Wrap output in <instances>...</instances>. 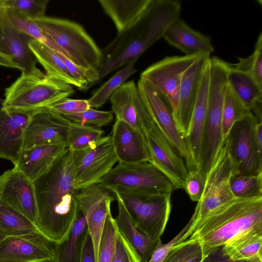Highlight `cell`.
<instances>
[{"mask_svg": "<svg viewBox=\"0 0 262 262\" xmlns=\"http://www.w3.org/2000/svg\"><path fill=\"white\" fill-rule=\"evenodd\" d=\"M74 183L73 152L68 148L33 181L37 205L35 225L54 244L67 237L76 217Z\"/></svg>", "mask_w": 262, "mask_h": 262, "instance_id": "6da1fadb", "label": "cell"}, {"mask_svg": "<svg viewBox=\"0 0 262 262\" xmlns=\"http://www.w3.org/2000/svg\"><path fill=\"white\" fill-rule=\"evenodd\" d=\"M181 4L176 0H152L143 15L101 49L99 81L122 66L135 63L149 47L163 37L169 26L179 19Z\"/></svg>", "mask_w": 262, "mask_h": 262, "instance_id": "7a4b0ae2", "label": "cell"}, {"mask_svg": "<svg viewBox=\"0 0 262 262\" xmlns=\"http://www.w3.org/2000/svg\"><path fill=\"white\" fill-rule=\"evenodd\" d=\"M253 228H262V196L234 198L213 209L199 221L192 222L177 244L189 236L198 239L204 258L232 237Z\"/></svg>", "mask_w": 262, "mask_h": 262, "instance_id": "3957f363", "label": "cell"}, {"mask_svg": "<svg viewBox=\"0 0 262 262\" xmlns=\"http://www.w3.org/2000/svg\"><path fill=\"white\" fill-rule=\"evenodd\" d=\"M33 20L83 72L90 87L99 81L101 49L81 25L46 16Z\"/></svg>", "mask_w": 262, "mask_h": 262, "instance_id": "277c9868", "label": "cell"}, {"mask_svg": "<svg viewBox=\"0 0 262 262\" xmlns=\"http://www.w3.org/2000/svg\"><path fill=\"white\" fill-rule=\"evenodd\" d=\"M229 70V64L224 60L215 59L210 61L207 113L199 168L205 176L225 140L222 135V113Z\"/></svg>", "mask_w": 262, "mask_h": 262, "instance_id": "5b68a950", "label": "cell"}, {"mask_svg": "<svg viewBox=\"0 0 262 262\" xmlns=\"http://www.w3.org/2000/svg\"><path fill=\"white\" fill-rule=\"evenodd\" d=\"M74 93L72 85L61 80L22 72L21 75L5 89L2 107L32 112L50 106Z\"/></svg>", "mask_w": 262, "mask_h": 262, "instance_id": "8992f818", "label": "cell"}, {"mask_svg": "<svg viewBox=\"0 0 262 262\" xmlns=\"http://www.w3.org/2000/svg\"><path fill=\"white\" fill-rule=\"evenodd\" d=\"M108 188L118 193L137 229L147 235L161 237L171 211V193Z\"/></svg>", "mask_w": 262, "mask_h": 262, "instance_id": "52a82bcc", "label": "cell"}, {"mask_svg": "<svg viewBox=\"0 0 262 262\" xmlns=\"http://www.w3.org/2000/svg\"><path fill=\"white\" fill-rule=\"evenodd\" d=\"M107 188L121 187L133 190L170 193L176 189L169 178L151 162H118L101 180Z\"/></svg>", "mask_w": 262, "mask_h": 262, "instance_id": "ba28073f", "label": "cell"}, {"mask_svg": "<svg viewBox=\"0 0 262 262\" xmlns=\"http://www.w3.org/2000/svg\"><path fill=\"white\" fill-rule=\"evenodd\" d=\"M257 120L251 112L247 113L234 124L226 138L236 175L262 174V147L254 133Z\"/></svg>", "mask_w": 262, "mask_h": 262, "instance_id": "9c48e42d", "label": "cell"}, {"mask_svg": "<svg viewBox=\"0 0 262 262\" xmlns=\"http://www.w3.org/2000/svg\"><path fill=\"white\" fill-rule=\"evenodd\" d=\"M137 86L141 99L153 121L183 158L188 171L193 169L186 140L178 128L168 99L142 78L138 80Z\"/></svg>", "mask_w": 262, "mask_h": 262, "instance_id": "30bf717a", "label": "cell"}, {"mask_svg": "<svg viewBox=\"0 0 262 262\" xmlns=\"http://www.w3.org/2000/svg\"><path fill=\"white\" fill-rule=\"evenodd\" d=\"M235 174L228 140L226 138L214 163L206 175L204 189L192 215L194 217L193 223L199 221L223 203L235 198L230 185V177Z\"/></svg>", "mask_w": 262, "mask_h": 262, "instance_id": "8fae6325", "label": "cell"}, {"mask_svg": "<svg viewBox=\"0 0 262 262\" xmlns=\"http://www.w3.org/2000/svg\"><path fill=\"white\" fill-rule=\"evenodd\" d=\"M72 152L75 189L100 183L118 162L111 133L93 147Z\"/></svg>", "mask_w": 262, "mask_h": 262, "instance_id": "7c38bea8", "label": "cell"}, {"mask_svg": "<svg viewBox=\"0 0 262 262\" xmlns=\"http://www.w3.org/2000/svg\"><path fill=\"white\" fill-rule=\"evenodd\" d=\"M202 55L166 56L149 66L140 75L141 78L148 81L168 99L176 123L182 75Z\"/></svg>", "mask_w": 262, "mask_h": 262, "instance_id": "4fadbf2b", "label": "cell"}, {"mask_svg": "<svg viewBox=\"0 0 262 262\" xmlns=\"http://www.w3.org/2000/svg\"><path fill=\"white\" fill-rule=\"evenodd\" d=\"M75 198L78 208L84 215L88 231L93 241L96 262L106 216L111 210L115 193L101 183L77 189Z\"/></svg>", "mask_w": 262, "mask_h": 262, "instance_id": "5bb4252c", "label": "cell"}, {"mask_svg": "<svg viewBox=\"0 0 262 262\" xmlns=\"http://www.w3.org/2000/svg\"><path fill=\"white\" fill-rule=\"evenodd\" d=\"M71 122L48 106L32 111L24 131L23 150L51 144L62 143L67 146Z\"/></svg>", "mask_w": 262, "mask_h": 262, "instance_id": "9a60e30c", "label": "cell"}, {"mask_svg": "<svg viewBox=\"0 0 262 262\" xmlns=\"http://www.w3.org/2000/svg\"><path fill=\"white\" fill-rule=\"evenodd\" d=\"M151 163L171 181L176 189H184L188 169L179 154L155 123L144 130Z\"/></svg>", "mask_w": 262, "mask_h": 262, "instance_id": "2e32d148", "label": "cell"}, {"mask_svg": "<svg viewBox=\"0 0 262 262\" xmlns=\"http://www.w3.org/2000/svg\"><path fill=\"white\" fill-rule=\"evenodd\" d=\"M54 245L39 230L7 236L0 244V262H52Z\"/></svg>", "mask_w": 262, "mask_h": 262, "instance_id": "e0dca14e", "label": "cell"}, {"mask_svg": "<svg viewBox=\"0 0 262 262\" xmlns=\"http://www.w3.org/2000/svg\"><path fill=\"white\" fill-rule=\"evenodd\" d=\"M0 201L36 224L37 205L33 182L20 171L13 168L0 175Z\"/></svg>", "mask_w": 262, "mask_h": 262, "instance_id": "ac0fdd59", "label": "cell"}, {"mask_svg": "<svg viewBox=\"0 0 262 262\" xmlns=\"http://www.w3.org/2000/svg\"><path fill=\"white\" fill-rule=\"evenodd\" d=\"M0 28L4 54L10 56L23 72L39 76L46 75L36 66L37 59L29 46L33 39L19 30L10 20L7 10L0 8Z\"/></svg>", "mask_w": 262, "mask_h": 262, "instance_id": "d6986e66", "label": "cell"}, {"mask_svg": "<svg viewBox=\"0 0 262 262\" xmlns=\"http://www.w3.org/2000/svg\"><path fill=\"white\" fill-rule=\"evenodd\" d=\"M110 100L116 120L128 124L146 139L143 126L152 119L141 99L134 81L124 83L113 93Z\"/></svg>", "mask_w": 262, "mask_h": 262, "instance_id": "ffe728a7", "label": "cell"}, {"mask_svg": "<svg viewBox=\"0 0 262 262\" xmlns=\"http://www.w3.org/2000/svg\"><path fill=\"white\" fill-rule=\"evenodd\" d=\"M210 55L202 54L183 74L179 93L178 128L186 139L189 134L193 107Z\"/></svg>", "mask_w": 262, "mask_h": 262, "instance_id": "44dd1931", "label": "cell"}, {"mask_svg": "<svg viewBox=\"0 0 262 262\" xmlns=\"http://www.w3.org/2000/svg\"><path fill=\"white\" fill-rule=\"evenodd\" d=\"M31 112L0 108V158L16 165L24 147V135Z\"/></svg>", "mask_w": 262, "mask_h": 262, "instance_id": "7402d4cb", "label": "cell"}, {"mask_svg": "<svg viewBox=\"0 0 262 262\" xmlns=\"http://www.w3.org/2000/svg\"><path fill=\"white\" fill-rule=\"evenodd\" d=\"M111 133L118 162H151L145 138L128 124L116 120Z\"/></svg>", "mask_w": 262, "mask_h": 262, "instance_id": "603a6c76", "label": "cell"}, {"mask_svg": "<svg viewBox=\"0 0 262 262\" xmlns=\"http://www.w3.org/2000/svg\"><path fill=\"white\" fill-rule=\"evenodd\" d=\"M209 81V59L204 69L193 107L189 134L185 139L194 169H199L200 164L202 139L207 113Z\"/></svg>", "mask_w": 262, "mask_h": 262, "instance_id": "cb8c5ba5", "label": "cell"}, {"mask_svg": "<svg viewBox=\"0 0 262 262\" xmlns=\"http://www.w3.org/2000/svg\"><path fill=\"white\" fill-rule=\"evenodd\" d=\"M110 189L115 193L117 201L118 213L115 218L117 231L130 245L141 262H147L156 249L161 237L147 235L137 229L120 196L115 190Z\"/></svg>", "mask_w": 262, "mask_h": 262, "instance_id": "d4e9b609", "label": "cell"}, {"mask_svg": "<svg viewBox=\"0 0 262 262\" xmlns=\"http://www.w3.org/2000/svg\"><path fill=\"white\" fill-rule=\"evenodd\" d=\"M163 38L186 55H210L214 51L209 37L194 30L180 18L169 26Z\"/></svg>", "mask_w": 262, "mask_h": 262, "instance_id": "484cf974", "label": "cell"}, {"mask_svg": "<svg viewBox=\"0 0 262 262\" xmlns=\"http://www.w3.org/2000/svg\"><path fill=\"white\" fill-rule=\"evenodd\" d=\"M67 148L66 144L58 143L36 146L23 150L14 168L33 182L50 168Z\"/></svg>", "mask_w": 262, "mask_h": 262, "instance_id": "4316f807", "label": "cell"}, {"mask_svg": "<svg viewBox=\"0 0 262 262\" xmlns=\"http://www.w3.org/2000/svg\"><path fill=\"white\" fill-rule=\"evenodd\" d=\"M88 229L86 219L78 208L75 220L67 237L54 245L52 262H81Z\"/></svg>", "mask_w": 262, "mask_h": 262, "instance_id": "83f0119b", "label": "cell"}, {"mask_svg": "<svg viewBox=\"0 0 262 262\" xmlns=\"http://www.w3.org/2000/svg\"><path fill=\"white\" fill-rule=\"evenodd\" d=\"M152 0H99L104 12L113 21L117 33L134 24L145 12Z\"/></svg>", "mask_w": 262, "mask_h": 262, "instance_id": "f1b7e54d", "label": "cell"}, {"mask_svg": "<svg viewBox=\"0 0 262 262\" xmlns=\"http://www.w3.org/2000/svg\"><path fill=\"white\" fill-rule=\"evenodd\" d=\"M262 228L243 231L229 239L222 246L229 258L241 260L262 257Z\"/></svg>", "mask_w": 262, "mask_h": 262, "instance_id": "f546056e", "label": "cell"}, {"mask_svg": "<svg viewBox=\"0 0 262 262\" xmlns=\"http://www.w3.org/2000/svg\"><path fill=\"white\" fill-rule=\"evenodd\" d=\"M29 46L37 61L45 69L47 76L78 88L77 82L55 50L34 39L30 41Z\"/></svg>", "mask_w": 262, "mask_h": 262, "instance_id": "4dcf8cb0", "label": "cell"}, {"mask_svg": "<svg viewBox=\"0 0 262 262\" xmlns=\"http://www.w3.org/2000/svg\"><path fill=\"white\" fill-rule=\"evenodd\" d=\"M227 79L229 86L249 111L262 100V84L252 75L233 68L231 63Z\"/></svg>", "mask_w": 262, "mask_h": 262, "instance_id": "1f68e13d", "label": "cell"}, {"mask_svg": "<svg viewBox=\"0 0 262 262\" xmlns=\"http://www.w3.org/2000/svg\"><path fill=\"white\" fill-rule=\"evenodd\" d=\"M36 226L23 214L0 201V233L17 236L37 231Z\"/></svg>", "mask_w": 262, "mask_h": 262, "instance_id": "d6a6232c", "label": "cell"}, {"mask_svg": "<svg viewBox=\"0 0 262 262\" xmlns=\"http://www.w3.org/2000/svg\"><path fill=\"white\" fill-rule=\"evenodd\" d=\"M104 133L99 127L71 121L68 135V148L72 151H78L93 147L103 138Z\"/></svg>", "mask_w": 262, "mask_h": 262, "instance_id": "836d02e7", "label": "cell"}, {"mask_svg": "<svg viewBox=\"0 0 262 262\" xmlns=\"http://www.w3.org/2000/svg\"><path fill=\"white\" fill-rule=\"evenodd\" d=\"M137 72L134 63L124 66L110 79L97 89L88 100L91 108H99L104 104L113 93Z\"/></svg>", "mask_w": 262, "mask_h": 262, "instance_id": "e575fe53", "label": "cell"}, {"mask_svg": "<svg viewBox=\"0 0 262 262\" xmlns=\"http://www.w3.org/2000/svg\"><path fill=\"white\" fill-rule=\"evenodd\" d=\"M228 84L222 113V135L225 140L234 124L249 112Z\"/></svg>", "mask_w": 262, "mask_h": 262, "instance_id": "d590c367", "label": "cell"}, {"mask_svg": "<svg viewBox=\"0 0 262 262\" xmlns=\"http://www.w3.org/2000/svg\"><path fill=\"white\" fill-rule=\"evenodd\" d=\"M7 12L10 20L15 27L32 38L48 46L56 52L63 54L69 58L66 53L45 33L34 20L27 18L11 11L7 10Z\"/></svg>", "mask_w": 262, "mask_h": 262, "instance_id": "8d00e7d4", "label": "cell"}, {"mask_svg": "<svg viewBox=\"0 0 262 262\" xmlns=\"http://www.w3.org/2000/svg\"><path fill=\"white\" fill-rule=\"evenodd\" d=\"M203 259L200 241L189 238L173 246L162 262H202Z\"/></svg>", "mask_w": 262, "mask_h": 262, "instance_id": "74e56055", "label": "cell"}, {"mask_svg": "<svg viewBox=\"0 0 262 262\" xmlns=\"http://www.w3.org/2000/svg\"><path fill=\"white\" fill-rule=\"evenodd\" d=\"M49 0H0V8L35 20L45 16Z\"/></svg>", "mask_w": 262, "mask_h": 262, "instance_id": "f35d334b", "label": "cell"}, {"mask_svg": "<svg viewBox=\"0 0 262 262\" xmlns=\"http://www.w3.org/2000/svg\"><path fill=\"white\" fill-rule=\"evenodd\" d=\"M230 185L235 198L262 196V174L258 176L232 174L230 179Z\"/></svg>", "mask_w": 262, "mask_h": 262, "instance_id": "ab89813d", "label": "cell"}, {"mask_svg": "<svg viewBox=\"0 0 262 262\" xmlns=\"http://www.w3.org/2000/svg\"><path fill=\"white\" fill-rule=\"evenodd\" d=\"M117 230L111 211L106 214L100 241L97 262H112L115 251Z\"/></svg>", "mask_w": 262, "mask_h": 262, "instance_id": "60d3db41", "label": "cell"}, {"mask_svg": "<svg viewBox=\"0 0 262 262\" xmlns=\"http://www.w3.org/2000/svg\"><path fill=\"white\" fill-rule=\"evenodd\" d=\"M238 62L231 66L239 71L248 73L262 84V33L257 38L253 53L246 57H237Z\"/></svg>", "mask_w": 262, "mask_h": 262, "instance_id": "b9f144b4", "label": "cell"}, {"mask_svg": "<svg viewBox=\"0 0 262 262\" xmlns=\"http://www.w3.org/2000/svg\"><path fill=\"white\" fill-rule=\"evenodd\" d=\"M65 117L74 122L99 128L110 124L114 119L112 111H99L91 107L81 113L68 115Z\"/></svg>", "mask_w": 262, "mask_h": 262, "instance_id": "7bdbcfd3", "label": "cell"}, {"mask_svg": "<svg viewBox=\"0 0 262 262\" xmlns=\"http://www.w3.org/2000/svg\"><path fill=\"white\" fill-rule=\"evenodd\" d=\"M205 183L206 176L200 170H191L185 180L184 189L191 200L198 202L202 196Z\"/></svg>", "mask_w": 262, "mask_h": 262, "instance_id": "ee69618b", "label": "cell"}, {"mask_svg": "<svg viewBox=\"0 0 262 262\" xmlns=\"http://www.w3.org/2000/svg\"><path fill=\"white\" fill-rule=\"evenodd\" d=\"M62 116L66 117L81 113L90 108L88 100L63 99L50 106Z\"/></svg>", "mask_w": 262, "mask_h": 262, "instance_id": "f6af8a7d", "label": "cell"}, {"mask_svg": "<svg viewBox=\"0 0 262 262\" xmlns=\"http://www.w3.org/2000/svg\"><path fill=\"white\" fill-rule=\"evenodd\" d=\"M112 262H141L135 251L118 231Z\"/></svg>", "mask_w": 262, "mask_h": 262, "instance_id": "bcb514c9", "label": "cell"}, {"mask_svg": "<svg viewBox=\"0 0 262 262\" xmlns=\"http://www.w3.org/2000/svg\"><path fill=\"white\" fill-rule=\"evenodd\" d=\"M193 220L194 217L192 216L186 226L168 243L163 244L161 239L150 259L147 262H162L172 246L176 244L179 239L188 230Z\"/></svg>", "mask_w": 262, "mask_h": 262, "instance_id": "7dc6e473", "label": "cell"}, {"mask_svg": "<svg viewBox=\"0 0 262 262\" xmlns=\"http://www.w3.org/2000/svg\"><path fill=\"white\" fill-rule=\"evenodd\" d=\"M202 262H262V257L241 260H232L224 254L222 246H220L215 248L205 256Z\"/></svg>", "mask_w": 262, "mask_h": 262, "instance_id": "c3c4849f", "label": "cell"}, {"mask_svg": "<svg viewBox=\"0 0 262 262\" xmlns=\"http://www.w3.org/2000/svg\"><path fill=\"white\" fill-rule=\"evenodd\" d=\"M81 262H96L93 241L89 231L86 236Z\"/></svg>", "mask_w": 262, "mask_h": 262, "instance_id": "681fc988", "label": "cell"}, {"mask_svg": "<svg viewBox=\"0 0 262 262\" xmlns=\"http://www.w3.org/2000/svg\"><path fill=\"white\" fill-rule=\"evenodd\" d=\"M0 66L10 68L17 69L23 71L22 69L15 63L11 57L5 54L0 52Z\"/></svg>", "mask_w": 262, "mask_h": 262, "instance_id": "f907efd6", "label": "cell"}, {"mask_svg": "<svg viewBox=\"0 0 262 262\" xmlns=\"http://www.w3.org/2000/svg\"><path fill=\"white\" fill-rule=\"evenodd\" d=\"M0 52L4 54L3 48V35L0 28Z\"/></svg>", "mask_w": 262, "mask_h": 262, "instance_id": "816d5d0a", "label": "cell"}, {"mask_svg": "<svg viewBox=\"0 0 262 262\" xmlns=\"http://www.w3.org/2000/svg\"><path fill=\"white\" fill-rule=\"evenodd\" d=\"M6 237L0 233V244Z\"/></svg>", "mask_w": 262, "mask_h": 262, "instance_id": "f5cc1de1", "label": "cell"}]
</instances>
